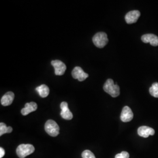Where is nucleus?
Wrapping results in <instances>:
<instances>
[{
  "label": "nucleus",
  "mask_w": 158,
  "mask_h": 158,
  "mask_svg": "<svg viewBox=\"0 0 158 158\" xmlns=\"http://www.w3.org/2000/svg\"><path fill=\"white\" fill-rule=\"evenodd\" d=\"M12 132V128L11 127H8V131L7 133H11Z\"/></svg>",
  "instance_id": "nucleus-20"
},
{
  "label": "nucleus",
  "mask_w": 158,
  "mask_h": 158,
  "mask_svg": "<svg viewBox=\"0 0 158 158\" xmlns=\"http://www.w3.org/2000/svg\"><path fill=\"white\" fill-rule=\"evenodd\" d=\"M134 117V114L131 109L128 106H125L123 108L121 114V119L123 122L127 123L131 121Z\"/></svg>",
  "instance_id": "nucleus-10"
},
{
  "label": "nucleus",
  "mask_w": 158,
  "mask_h": 158,
  "mask_svg": "<svg viewBox=\"0 0 158 158\" xmlns=\"http://www.w3.org/2000/svg\"><path fill=\"white\" fill-rule=\"evenodd\" d=\"M45 130L48 134L51 136L55 137L59 134V127L56 123L52 120L49 119L45 125Z\"/></svg>",
  "instance_id": "nucleus-4"
},
{
  "label": "nucleus",
  "mask_w": 158,
  "mask_h": 158,
  "mask_svg": "<svg viewBox=\"0 0 158 158\" xmlns=\"http://www.w3.org/2000/svg\"><path fill=\"white\" fill-rule=\"evenodd\" d=\"M5 155V151L2 148H0V158H2Z\"/></svg>",
  "instance_id": "nucleus-19"
},
{
  "label": "nucleus",
  "mask_w": 158,
  "mask_h": 158,
  "mask_svg": "<svg viewBox=\"0 0 158 158\" xmlns=\"http://www.w3.org/2000/svg\"><path fill=\"white\" fill-rule=\"evenodd\" d=\"M51 64L55 69V73L57 76L63 75L66 70V64L59 60H55L51 62Z\"/></svg>",
  "instance_id": "nucleus-5"
},
{
  "label": "nucleus",
  "mask_w": 158,
  "mask_h": 158,
  "mask_svg": "<svg viewBox=\"0 0 158 158\" xmlns=\"http://www.w3.org/2000/svg\"><path fill=\"white\" fill-rule=\"evenodd\" d=\"M72 75L74 79H77L79 81H83L89 77V74L85 73L83 70L79 66L74 68Z\"/></svg>",
  "instance_id": "nucleus-6"
},
{
  "label": "nucleus",
  "mask_w": 158,
  "mask_h": 158,
  "mask_svg": "<svg viewBox=\"0 0 158 158\" xmlns=\"http://www.w3.org/2000/svg\"><path fill=\"white\" fill-rule=\"evenodd\" d=\"M35 151V148L31 144H21L17 148L16 152L19 158H25Z\"/></svg>",
  "instance_id": "nucleus-2"
},
{
  "label": "nucleus",
  "mask_w": 158,
  "mask_h": 158,
  "mask_svg": "<svg viewBox=\"0 0 158 158\" xmlns=\"http://www.w3.org/2000/svg\"><path fill=\"white\" fill-rule=\"evenodd\" d=\"M108 42L107 35L105 32H100L94 35L93 38V42L96 47L102 48L107 44Z\"/></svg>",
  "instance_id": "nucleus-3"
},
{
  "label": "nucleus",
  "mask_w": 158,
  "mask_h": 158,
  "mask_svg": "<svg viewBox=\"0 0 158 158\" xmlns=\"http://www.w3.org/2000/svg\"><path fill=\"white\" fill-rule=\"evenodd\" d=\"M149 93L151 96L158 98V83H154L149 89Z\"/></svg>",
  "instance_id": "nucleus-15"
},
{
  "label": "nucleus",
  "mask_w": 158,
  "mask_h": 158,
  "mask_svg": "<svg viewBox=\"0 0 158 158\" xmlns=\"http://www.w3.org/2000/svg\"><path fill=\"white\" fill-rule=\"evenodd\" d=\"M81 156L83 158H96L94 153L89 150H85L83 151L81 154Z\"/></svg>",
  "instance_id": "nucleus-16"
},
{
  "label": "nucleus",
  "mask_w": 158,
  "mask_h": 158,
  "mask_svg": "<svg viewBox=\"0 0 158 158\" xmlns=\"http://www.w3.org/2000/svg\"><path fill=\"white\" fill-rule=\"evenodd\" d=\"M130 158V155L129 153L126 152V151H123L120 153H118L115 155V158Z\"/></svg>",
  "instance_id": "nucleus-18"
},
{
  "label": "nucleus",
  "mask_w": 158,
  "mask_h": 158,
  "mask_svg": "<svg viewBox=\"0 0 158 158\" xmlns=\"http://www.w3.org/2000/svg\"><path fill=\"white\" fill-rule=\"evenodd\" d=\"M105 92L113 97H117L120 94V89L117 83L114 84L113 79L107 80L103 86Z\"/></svg>",
  "instance_id": "nucleus-1"
},
{
  "label": "nucleus",
  "mask_w": 158,
  "mask_h": 158,
  "mask_svg": "<svg viewBox=\"0 0 158 158\" xmlns=\"http://www.w3.org/2000/svg\"><path fill=\"white\" fill-rule=\"evenodd\" d=\"M140 15H141V13L138 10L131 11L126 14L125 17V21L128 24L135 23L139 19Z\"/></svg>",
  "instance_id": "nucleus-8"
},
{
  "label": "nucleus",
  "mask_w": 158,
  "mask_h": 158,
  "mask_svg": "<svg viewBox=\"0 0 158 158\" xmlns=\"http://www.w3.org/2000/svg\"><path fill=\"white\" fill-rule=\"evenodd\" d=\"M37 104L35 102L26 103L25 107L21 110V114L23 115H27L29 113L35 111L37 110Z\"/></svg>",
  "instance_id": "nucleus-13"
},
{
  "label": "nucleus",
  "mask_w": 158,
  "mask_h": 158,
  "mask_svg": "<svg viewBox=\"0 0 158 158\" xmlns=\"http://www.w3.org/2000/svg\"><path fill=\"white\" fill-rule=\"evenodd\" d=\"M8 131V127L6 126V124L3 123H0V136L4 135V134L7 133Z\"/></svg>",
  "instance_id": "nucleus-17"
},
{
  "label": "nucleus",
  "mask_w": 158,
  "mask_h": 158,
  "mask_svg": "<svg viewBox=\"0 0 158 158\" xmlns=\"http://www.w3.org/2000/svg\"><path fill=\"white\" fill-rule=\"evenodd\" d=\"M60 108L62 110L60 115L63 118L66 120H70L73 118V115L68 107V104L66 102H63L60 104Z\"/></svg>",
  "instance_id": "nucleus-7"
},
{
  "label": "nucleus",
  "mask_w": 158,
  "mask_h": 158,
  "mask_svg": "<svg viewBox=\"0 0 158 158\" xmlns=\"http://www.w3.org/2000/svg\"><path fill=\"white\" fill-rule=\"evenodd\" d=\"M14 97H15L14 93L12 91H8L1 98V104L3 106H10L14 101Z\"/></svg>",
  "instance_id": "nucleus-12"
},
{
  "label": "nucleus",
  "mask_w": 158,
  "mask_h": 158,
  "mask_svg": "<svg viewBox=\"0 0 158 158\" xmlns=\"http://www.w3.org/2000/svg\"><path fill=\"white\" fill-rule=\"evenodd\" d=\"M36 90L39 93L40 96L42 98H45L49 94V89L45 85H42L37 87Z\"/></svg>",
  "instance_id": "nucleus-14"
},
{
  "label": "nucleus",
  "mask_w": 158,
  "mask_h": 158,
  "mask_svg": "<svg viewBox=\"0 0 158 158\" xmlns=\"http://www.w3.org/2000/svg\"><path fill=\"white\" fill-rule=\"evenodd\" d=\"M141 40L143 43H149L153 46H158V37L154 34L143 35L142 36Z\"/></svg>",
  "instance_id": "nucleus-9"
},
{
  "label": "nucleus",
  "mask_w": 158,
  "mask_h": 158,
  "mask_svg": "<svg viewBox=\"0 0 158 158\" xmlns=\"http://www.w3.org/2000/svg\"><path fill=\"white\" fill-rule=\"evenodd\" d=\"M138 134L143 138H148L149 136L155 134V130L147 126H141L138 129Z\"/></svg>",
  "instance_id": "nucleus-11"
}]
</instances>
